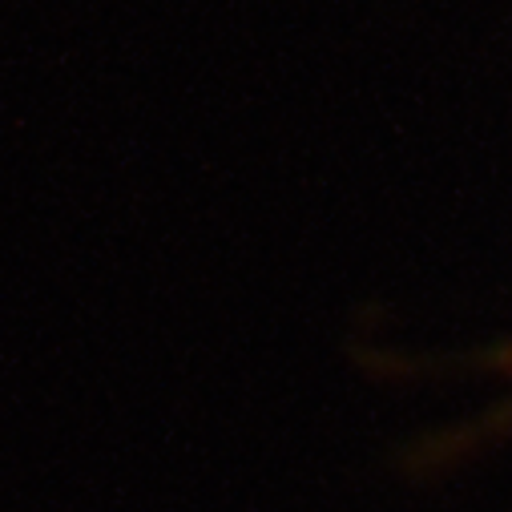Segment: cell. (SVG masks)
Listing matches in <instances>:
<instances>
[{"label":"cell","mask_w":512,"mask_h":512,"mask_svg":"<svg viewBox=\"0 0 512 512\" xmlns=\"http://www.w3.org/2000/svg\"><path fill=\"white\" fill-rule=\"evenodd\" d=\"M504 359H508V371H512V351H508V355H504Z\"/></svg>","instance_id":"1"}]
</instances>
